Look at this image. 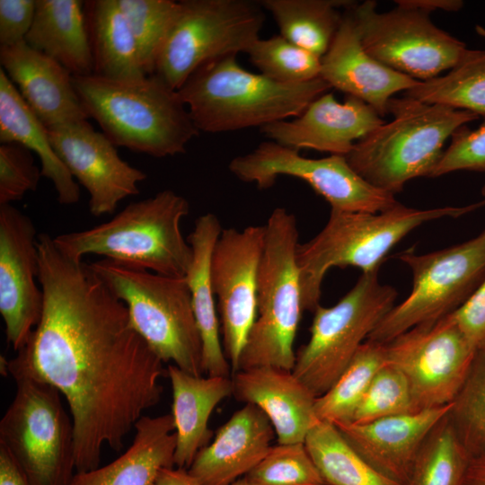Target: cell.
<instances>
[{
	"instance_id": "cell-1",
	"label": "cell",
	"mask_w": 485,
	"mask_h": 485,
	"mask_svg": "<svg viewBox=\"0 0 485 485\" xmlns=\"http://www.w3.org/2000/svg\"><path fill=\"white\" fill-rule=\"evenodd\" d=\"M40 319L7 364L64 396L72 417L75 472L99 467L143 412L161 400L164 363L134 328L125 304L89 264L65 255L38 234Z\"/></svg>"
},
{
	"instance_id": "cell-2",
	"label": "cell",
	"mask_w": 485,
	"mask_h": 485,
	"mask_svg": "<svg viewBox=\"0 0 485 485\" xmlns=\"http://www.w3.org/2000/svg\"><path fill=\"white\" fill-rule=\"evenodd\" d=\"M74 85L88 118L116 146L162 158L185 153L199 134L178 91L155 75L136 80L74 75Z\"/></svg>"
},
{
	"instance_id": "cell-3",
	"label": "cell",
	"mask_w": 485,
	"mask_h": 485,
	"mask_svg": "<svg viewBox=\"0 0 485 485\" xmlns=\"http://www.w3.org/2000/svg\"><path fill=\"white\" fill-rule=\"evenodd\" d=\"M237 55L198 67L178 90L199 130L223 133L293 119L331 87L321 77L283 84L245 70Z\"/></svg>"
},
{
	"instance_id": "cell-4",
	"label": "cell",
	"mask_w": 485,
	"mask_h": 485,
	"mask_svg": "<svg viewBox=\"0 0 485 485\" xmlns=\"http://www.w3.org/2000/svg\"><path fill=\"white\" fill-rule=\"evenodd\" d=\"M190 204L172 190L128 204L110 221L94 227L58 234L54 242L66 256L83 260L88 254L103 256L154 273L184 278L192 248L181 231Z\"/></svg>"
},
{
	"instance_id": "cell-5",
	"label": "cell",
	"mask_w": 485,
	"mask_h": 485,
	"mask_svg": "<svg viewBox=\"0 0 485 485\" xmlns=\"http://www.w3.org/2000/svg\"><path fill=\"white\" fill-rule=\"evenodd\" d=\"M485 206V198L463 207L428 209L401 203L380 213L331 210L324 227L296 251L303 309L320 304L326 273L333 267L353 266L362 273L379 271L389 251L421 225L445 217L456 218Z\"/></svg>"
},
{
	"instance_id": "cell-6",
	"label": "cell",
	"mask_w": 485,
	"mask_h": 485,
	"mask_svg": "<svg viewBox=\"0 0 485 485\" xmlns=\"http://www.w3.org/2000/svg\"><path fill=\"white\" fill-rule=\"evenodd\" d=\"M384 123L345 156L351 168L377 189L395 195L410 180L432 177L445 141L480 117L410 97L391 99Z\"/></svg>"
},
{
	"instance_id": "cell-7",
	"label": "cell",
	"mask_w": 485,
	"mask_h": 485,
	"mask_svg": "<svg viewBox=\"0 0 485 485\" xmlns=\"http://www.w3.org/2000/svg\"><path fill=\"white\" fill-rule=\"evenodd\" d=\"M89 266L125 304L134 328L163 362L203 375L202 340L185 277L165 276L104 258Z\"/></svg>"
},
{
	"instance_id": "cell-8",
	"label": "cell",
	"mask_w": 485,
	"mask_h": 485,
	"mask_svg": "<svg viewBox=\"0 0 485 485\" xmlns=\"http://www.w3.org/2000/svg\"><path fill=\"white\" fill-rule=\"evenodd\" d=\"M265 225L257 318L241 354L239 370L260 366L292 370L304 311L296 259L299 234L295 216L284 207L275 208Z\"/></svg>"
},
{
	"instance_id": "cell-9",
	"label": "cell",
	"mask_w": 485,
	"mask_h": 485,
	"mask_svg": "<svg viewBox=\"0 0 485 485\" xmlns=\"http://www.w3.org/2000/svg\"><path fill=\"white\" fill-rule=\"evenodd\" d=\"M15 395L0 421V445L31 485H69L75 471L72 417L52 385L9 366Z\"/></svg>"
},
{
	"instance_id": "cell-10",
	"label": "cell",
	"mask_w": 485,
	"mask_h": 485,
	"mask_svg": "<svg viewBox=\"0 0 485 485\" xmlns=\"http://www.w3.org/2000/svg\"><path fill=\"white\" fill-rule=\"evenodd\" d=\"M265 22L260 2L183 0L158 48L153 75L178 91L204 64L244 52Z\"/></svg>"
},
{
	"instance_id": "cell-11",
	"label": "cell",
	"mask_w": 485,
	"mask_h": 485,
	"mask_svg": "<svg viewBox=\"0 0 485 485\" xmlns=\"http://www.w3.org/2000/svg\"><path fill=\"white\" fill-rule=\"evenodd\" d=\"M378 272L362 273L336 304L313 311L310 339L295 353L292 372L316 397L332 386L394 306L397 291L380 283Z\"/></svg>"
},
{
	"instance_id": "cell-12",
	"label": "cell",
	"mask_w": 485,
	"mask_h": 485,
	"mask_svg": "<svg viewBox=\"0 0 485 485\" xmlns=\"http://www.w3.org/2000/svg\"><path fill=\"white\" fill-rule=\"evenodd\" d=\"M397 258L410 269L412 288L369 335L381 344L452 313L468 299L485 278V229L449 248L425 254L408 250Z\"/></svg>"
},
{
	"instance_id": "cell-13",
	"label": "cell",
	"mask_w": 485,
	"mask_h": 485,
	"mask_svg": "<svg viewBox=\"0 0 485 485\" xmlns=\"http://www.w3.org/2000/svg\"><path fill=\"white\" fill-rule=\"evenodd\" d=\"M365 50L383 65L418 81L451 69L466 51L460 40L439 29L429 13L397 5L379 13L367 0L348 7Z\"/></svg>"
},
{
	"instance_id": "cell-14",
	"label": "cell",
	"mask_w": 485,
	"mask_h": 485,
	"mask_svg": "<svg viewBox=\"0 0 485 485\" xmlns=\"http://www.w3.org/2000/svg\"><path fill=\"white\" fill-rule=\"evenodd\" d=\"M228 168L239 180L261 190L273 186L279 176L301 179L331 205V210L380 213L400 204L395 195L364 180L343 155L306 158L299 151L270 140L234 157Z\"/></svg>"
},
{
	"instance_id": "cell-15",
	"label": "cell",
	"mask_w": 485,
	"mask_h": 485,
	"mask_svg": "<svg viewBox=\"0 0 485 485\" xmlns=\"http://www.w3.org/2000/svg\"><path fill=\"white\" fill-rule=\"evenodd\" d=\"M476 349L451 313L419 324L384 344L386 363L406 376L417 411L453 401Z\"/></svg>"
},
{
	"instance_id": "cell-16",
	"label": "cell",
	"mask_w": 485,
	"mask_h": 485,
	"mask_svg": "<svg viewBox=\"0 0 485 485\" xmlns=\"http://www.w3.org/2000/svg\"><path fill=\"white\" fill-rule=\"evenodd\" d=\"M266 225L223 229L212 252L210 275L217 298L225 355L233 374L257 318L258 279Z\"/></svg>"
},
{
	"instance_id": "cell-17",
	"label": "cell",
	"mask_w": 485,
	"mask_h": 485,
	"mask_svg": "<svg viewBox=\"0 0 485 485\" xmlns=\"http://www.w3.org/2000/svg\"><path fill=\"white\" fill-rule=\"evenodd\" d=\"M37 239L26 214L11 204L0 205V313L15 351L26 344L42 313Z\"/></svg>"
},
{
	"instance_id": "cell-18",
	"label": "cell",
	"mask_w": 485,
	"mask_h": 485,
	"mask_svg": "<svg viewBox=\"0 0 485 485\" xmlns=\"http://www.w3.org/2000/svg\"><path fill=\"white\" fill-rule=\"evenodd\" d=\"M57 156L89 194L94 216L113 213L124 198L139 193L146 174L119 154L117 146L88 120L48 128Z\"/></svg>"
},
{
	"instance_id": "cell-19",
	"label": "cell",
	"mask_w": 485,
	"mask_h": 485,
	"mask_svg": "<svg viewBox=\"0 0 485 485\" xmlns=\"http://www.w3.org/2000/svg\"><path fill=\"white\" fill-rule=\"evenodd\" d=\"M384 123L362 100L347 96L340 102L332 93H325L297 117L260 129L270 141L296 151L313 149L346 156L357 142Z\"/></svg>"
},
{
	"instance_id": "cell-20",
	"label": "cell",
	"mask_w": 485,
	"mask_h": 485,
	"mask_svg": "<svg viewBox=\"0 0 485 485\" xmlns=\"http://www.w3.org/2000/svg\"><path fill=\"white\" fill-rule=\"evenodd\" d=\"M450 408L451 403L363 424L335 426L369 465L387 479L405 485L424 442Z\"/></svg>"
},
{
	"instance_id": "cell-21",
	"label": "cell",
	"mask_w": 485,
	"mask_h": 485,
	"mask_svg": "<svg viewBox=\"0 0 485 485\" xmlns=\"http://www.w3.org/2000/svg\"><path fill=\"white\" fill-rule=\"evenodd\" d=\"M0 64L47 128L89 119L75 91L74 75L53 58L23 41L0 47Z\"/></svg>"
},
{
	"instance_id": "cell-22",
	"label": "cell",
	"mask_w": 485,
	"mask_h": 485,
	"mask_svg": "<svg viewBox=\"0 0 485 485\" xmlns=\"http://www.w3.org/2000/svg\"><path fill=\"white\" fill-rule=\"evenodd\" d=\"M320 77L331 88L369 104L380 116L388 114L389 102L395 93L407 92L419 82L383 65L365 50L348 8L321 58Z\"/></svg>"
},
{
	"instance_id": "cell-23",
	"label": "cell",
	"mask_w": 485,
	"mask_h": 485,
	"mask_svg": "<svg viewBox=\"0 0 485 485\" xmlns=\"http://www.w3.org/2000/svg\"><path fill=\"white\" fill-rule=\"evenodd\" d=\"M233 395L260 408L269 419L278 444L304 443L309 431L320 422L316 396L292 370L260 366L235 372Z\"/></svg>"
},
{
	"instance_id": "cell-24",
	"label": "cell",
	"mask_w": 485,
	"mask_h": 485,
	"mask_svg": "<svg viewBox=\"0 0 485 485\" xmlns=\"http://www.w3.org/2000/svg\"><path fill=\"white\" fill-rule=\"evenodd\" d=\"M275 430L265 413L245 403L198 451L188 469L200 485H230L243 478L269 452Z\"/></svg>"
},
{
	"instance_id": "cell-25",
	"label": "cell",
	"mask_w": 485,
	"mask_h": 485,
	"mask_svg": "<svg viewBox=\"0 0 485 485\" xmlns=\"http://www.w3.org/2000/svg\"><path fill=\"white\" fill-rule=\"evenodd\" d=\"M131 445L113 462L75 472L69 485H154L163 468L174 466L176 434L171 414L143 416Z\"/></svg>"
},
{
	"instance_id": "cell-26",
	"label": "cell",
	"mask_w": 485,
	"mask_h": 485,
	"mask_svg": "<svg viewBox=\"0 0 485 485\" xmlns=\"http://www.w3.org/2000/svg\"><path fill=\"white\" fill-rule=\"evenodd\" d=\"M166 374L172 389V415L176 434L174 465L189 469L213 435L208 420L215 408L233 394L232 378L193 375L174 364Z\"/></svg>"
},
{
	"instance_id": "cell-27",
	"label": "cell",
	"mask_w": 485,
	"mask_h": 485,
	"mask_svg": "<svg viewBox=\"0 0 485 485\" xmlns=\"http://www.w3.org/2000/svg\"><path fill=\"white\" fill-rule=\"evenodd\" d=\"M222 231L220 221L213 213L196 219L194 229L187 238L192 248V260L185 278L201 336L205 374L230 377L231 366L221 342L220 321L210 275L212 252Z\"/></svg>"
},
{
	"instance_id": "cell-28",
	"label": "cell",
	"mask_w": 485,
	"mask_h": 485,
	"mask_svg": "<svg viewBox=\"0 0 485 485\" xmlns=\"http://www.w3.org/2000/svg\"><path fill=\"white\" fill-rule=\"evenodd\" d=\"M0 142L19 144L34 152L40 162L42 176L48 179L61 205H73L80 198L75 180L57 156L48 129L32 112L0 68Z\"/></svg>"
},
{
	"instance_id": "cell-29",
	"label": "cell",
	"mask_w": 485,
	"mask_h": 485,
	"mask_svg": "<svg viewBox=\"0 0 485 485\" xmlns=\"http://www.w3.org/2000/svg\"><path fill=\"white\" fill-rule=\"evenodd\" d=\"M84 5L81 0H36L33 22L25 38L30 47L73 75L93 71Z\"/></svg>"
},
{
	"instance_id": "cell-30",
	"label": "cell",
	"mask_w": 485,
	"mask_h": 485,
	"mask_svg": "<svg viewBox=\"0 0 485 485\" xmlns=\"http://www.w3.org/2000/svg\"><path fill=\"white\" fill-rule=\"evenodd\" d=\"M93 74L110 80H136L148 75L117 0L84 1Z\"/></svg>"
},
{
	"instance_id": "cell-31",
	"label": "cell",
	"mask_w": 485,
	"mask_h": 485,
	"mask_svg": "<svg viewBox=\"0 0 485 485\" xmlns=\"http://www.w3.org/2000/svg\"><path fill=\"white\" fill-rule=\"evenodd\" d=\"M280 35L295 45L320 57L328 51L342 21L340 7L354 3L344 0H262Z\"/></svg>"
},
{
	"instance_id": "cell-32",
	"label": "cell",
	"mask_w": 485,
	"mask_h": 485,
	"mask_svg": "<svg viewBox=\"0 0 485 485\" xmlns=\"http://www.w3.org/2000/svg\"><path fill=\"white\" fill-rule=\"evenodd\" d=\"M405 96L485 117V50L467 48L445 75L419 81Z\"/></svg>"
},
{
	"instance_id": "cell-33",
	"label": "cell",
	"mask_w": 485,
	"mask_h": 485,
	"mask_svg": "<svg viewBox=\"0 0 485 485\" xmlns=\"http://www.w3.org/2000/svg\"><path fill=\"white\" fill-rule=\"evenodd\" d=\"M304 445L326 485H400L369 465L332 423L316 424Z\"/></svg>"
},
{
	"instance_id": "cell-34",
	"label": "cell",
	"mask_w": 485,
	"mask_h": 485,
	"mask_svg": "<svg viewBox=\"0 0 485 485\" xmlns=\"http://www.w3.org/2000/svg\"><path fill=\"white\" fill-rule=\"evenodd\" d=\"M385 362L384 344L366 340L332 386L316 397L318 419L334 425L351 422L373 378Z\"/></svg>"
},
{
	"instance_id": "cell-35",
	"label": "cell",
	"mask_w": 485,
	"mask_h": 485,
	"mask_svg": "<svg viewBox=\"0 0 485 485\" xmlns=\"http://www.w3.org/2000/svg\"><path fill=\"white\" fill-rule=\"evenodd\" d=\"M471 457L447 414L424 442L405 485H463Z\"/></svg>"
},
{
	"instance_id": "cell-36",
	"label": "cell",
	"mask_w": 485,
	"mask_h": 485,
	"mask_svg": "<svg viewBox=\"0 0 485 485\" xmlns=\"http://www.w3.org/2000/svg\"><path fill=\"white\" fill-rule=\"evenodd\" d=\"M448 418L471 456L485 454V343L476 349Z\"/></svg>"
},
{
	"instance_id": "cell-37",
	"label": "cell",
	"mask_w": 485,
	"mask_h": 485,
	"mask_svg": "<svg viewBox=\"0 0 485 485\" xmlns=\"http://www.w3.org/2000/svg\"><path fill=\"white\" fill-rule=\"evenodd\" d=\"M246 54L260 74L283 84H304L321 75L322 57L281 35L258 39Z\"/></svg>"
},
{
	"instance_id": "cell-38",
	"label": "cell",
	"mask_w": 485,
	"mask_h": 485,
	"mask_svg": "<svg viewBox=\"0 0 485 485\" xmlns=\"http://www.w3.org/2000/svg\"><path fill=\"white\" fill-rule=\"evenodd\" d=\"M243 478L251 485H326L304 443L272 445Z\"/></svg>"
},
{
	"instance_id": "cell-39",
	"label": "cell",
	"mask_w": 485,
	"mask_h": 485,
	"mask_svg": "<svg viewBox=\"0 0 485 485\" xmlns=\"http://www.w3.org/2000/svg\"><path fill=\"white\" fill-rule=\"evenodd\" d=\"M136 40L146 75H153L155 57L178 9L172 0H117Z\"/></svg>"
},
{
	"instance_id": "cell-40",
	"label": "cell",
	"mask_w": 485,
	"mask_h": 485,
	"mask_svg": "<svg viewBox=\"0 0 485 485\" xmlns=\"http://www.w3.org/2000/svg\"><path fill=\"white\" fill-rule=\"evenodd\" d=\"M416 411L406 376L385 362L373 378L351 422L363 424Z\"/></svg>"
},
{
	"instance_id": "cell-41",
	"label": "cell",
	"mask_w": 485,
	"mask_h": 485,
	"mask_svg": "<svg viewBox=\"0 0 485 485\" xmlns=\"http://www.w3.org/2000/svg\"><path fill=\"white\" fill-rule=\"evenodd\" d=\"M41 169L28 148L15 143L0 146V205L21 200L38 188Z\"/></svg>"
},
{
	"instance_id": "cell-42",
	"label": "cell",
	"mask_w": 485,
	"mask_h": 485,
	"mask_svg": "<svg viewBox=\"0 0 485 485\" xmlns=\"http://www.w3.org/2000/svg\"><path fill=\"white\" fill-rule=\"evenodd\" d=\"M450 138L432 177L456 171L485 172V120L473 130L462 126Z\"/></svg>"
},
{
	"instance_id": "cell-43",
	"label": "cell",
	"mask_w": 485,
	"mask_h": 485,
	"mask_svg": "<svg viewBox=\"0 0 485 485\" xmlns=\"http://www.w3.org/2000/svg\"><path fill=\"white\" fill-rule=\"evenodd\" d=\"M35 8L36 0H0V47L25 41Z\"/></svg>"
},
{
	"instance_id": "cell-44",
	"label": "cell",
	"mask_w": 485,
	"mask_h": 485,
	"mask_svg": "<svg viewBox=\"0 0 485 485\" xmlns=\"http://www.w3.org/2000/svg\"><path fill=\"white\" fill-rule=\"evenodd\" d=\"M451 315L476 348L485 343V278L468 299Z\"/></svg>"
},
{
	"instance_id": "cell-45",
	"label": "cell",
	"mask_w": 485,
	"mask_h": 485,
	"mask_svg": "<svg viewBox=\"0 0 485 485\" xmlns=\"http://www.w3.org/2000/svg\"><path fill=\"white\" fill-rule=\"evenodd\" d=\"M0 485H31L11 453L0 445Z\"/></svg>"
},
{
	"instance_id": "cell-46",
	"label": "cell",
	"mask_w": 485,
	"mask_h": 485,
	"mask_svg": "<svg viewBox=\"0 0 485 485\" xmlns=\"http://www.w3.org/2000/svg\"><path fill=\"white\" fill-rule=\"evenodd\" d=\"M399 6L418 9L430 14L431 12L442 10L446 12H457L463 5L460 0H396Z\"/></svg>"
},
{
	"instance_id": "cell-47",
	"label": "cell",
	"mask_w": 485,
	"mask_h": 485,
	"mask_svg": "<svg viewBox=\"0 0 485 485\" xmlns=\"http://www.w3.org/2000/svg\"><path fill=\"white\" fill-rule=\"evenodd\" d=\"M154 485H200L187 469L163 468L159 472Z\"/></svg>"
},
{
	"instance_id": "cell-48",
	"label": "cell",
	"mask_w": 485,
	"mask_h": 485,
	"mask_svg": "<svg viewBox=\"0 0 485 485\" xmlns=\"http://www.w3.org/2000/svg\"><path fill=\"white\" fill-rule=\"evenodd\" d=\"M463 485H485V454L471 457Z\"/></svg>"
},
{
	"instance_id": "cell-49",
	"label": "cell",
	"mask_w": 485,
	"mask_h": 485,
	"mask_svg": "<svg viewBox=\"0 0 485 485\" xmlns=\"http://www.w3.org/2000/svg\"><path fill=\"white\" fill-rule=\"evenodd\" d=\"M230 485H251L244 478H241Z\"/></svg>"
},
{
	"instance_id": "cell-50",
	"label": "cell",
	"mask_w": 485,
	"mask_h": 485,
	"mask_svg": "<svg viewBox=\"0 0 485 485\" xmlns=\"http://www.w3.org/2000/svg\"><path fill=\"white\" fill-rule=\"evenodd\" d=\"M481 194H482L483 197H485V184L481 189Z\"/></svg>"
}]
</instances>
